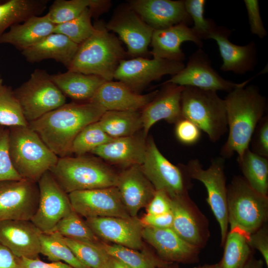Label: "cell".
Listing matches in <instances>:
<instances>
[{
  "instance_id": "obj_1",
  "label": "cell",
  "mask_w": 268,
  "mask_h": 268,
  "mask_svg": "<svg viewBox=\"0 0 268 268\" xmlns=\"http://www.w3.org/2000/svg\"><path fill=\"white\" fill-rule=\"evenodd\" d=\"M106 111L89 102H71L46 114L28 126L59 158L71 153L72 143L86 126L97 122Z\"/></svg>"
},
{
  "instance_id": "obj_2",
  "label": "cell",
  "mask_w": 268,
  "mask_h": 268,
  "mask_svg": "<svg viewBox=\"0 0 268 268\" xmlns=\"http://www.w3.org/2000/svg\"><path fill=\"white\" fill-rule=\"evenodd\" d=\"M228 131L220 151L223 158L234 153L240 159L249 148L255 129L266 111V98L254 85L242 86L228 93L224 99Z\"/></svg>"
},
{
  "instance_id": "obj_3",
  "label": "cell",
  "mask_w": 268,
  "mask_h": 268,
  "mask_svg": "<svg viewBox=\"0 0 268 268\" xmlns=\"http://www.w3.org/2000/svg\"><path fill=\"white\" fill-rule=\"evenodd\" d=\"M95 26V32L79 45L67 68L111 81L120 62L126 59L127 53L118 38L105 26L100 24Z\"/></svg>"
},
{
  "instance_id": "obj_4",
  "label": "cell",
  "mask_w": 268,
  "mask_h": 268,
  "mask_svg": "<svg viewBox=\"0 0 268 268\" xmlns=\"http://www.w3.org/2000/svg\"><path fill=\"white\" fill-rule=\"evenodd\" d=\"M8 149L17 173L22 179L35 182L59 159L28 126L8 127Z\"/></svg>"
},
{
  "instance_id": "obj_5",
  "label": "cell",
  "mask_w": 268,
  "mask_h": 268,
  "mask_svg": "<svg viewBox=\"0 0 268 268\" xmlns=\"http://www.w3.org/2000/svg\"><path fill=\"white\" fill-rule=\"evenodd\" d=\"M67 194L75 191L116 187L118 174L105 163L85 155L59 158L50 170Z\"/></svg>"
},
{
  "instance_id": "obj_6",
  "label": "cell",
  "mask_w": 268,
  "mask_h": 268,
  "mask_svg": "<svg viewBox=\"0 0 268 268\" xmlns=\"http://www.w3.org/2000/svg\"><path fill=\"white\" fill-rule=\"evenodd\" d=\"M182 117L195 124L213 142L228 130L226 103L217 91L184 86L181 100Z\"/></svg>"
},
{
  "instance_id": "obj_7",
  "label": "cell",
  "mask_w": 268,
  "mask_h": 268,
  "mask_svg": "<svg viewBox=\"0 0 268 268\" xmlns=\"http://www.w3.org/2000/svg\"><path fill=\"white\" fill-rule=\"evenodd\" d=\"M228 225L248 237L265 225L268 217V198L259 193L243 177H235L227 186Z\"/></svg>"
},
{
  "instance_id": "obj_8",
  "label": "cell",
  "mask_w": 268,
  "mask_h": 268,
  "mask_svg": "<svg viewBox=\"0 0 268 268\" xmlns=\"http://www.w3.org/2000/svg\"><path fill=\"white\" fill-rule=\"evenodd\" d=\"M13 91L28 123L66 103V97L44 69L34 70L29 79Z\"/></svg>"
},
{
  "instance_id": "obj_9",
  "label": "cell",
  "mask_w": 268,
  "mask_h": 268,
  "mask_svg": "<svg viewBox=\"0 0 268 268\" xmlns=\"http://www.w3.org/2000/svg\"><path fill=\"white\" fill-rule=\"evenodd\" d=\"M224 159L222 157L213 159L207 169H203L197 159H191L186 165H182L190 179L198 180L205 186L207 194L206 201L220 226L222 246L228 227Z\"/></svg>"
},
{
  "instance_id": "obj_10",
  "label": "cell",
  "mask_w": 268,
  "mask_h": 268,
  "mask_svg": "<svg viewBox=\"0 0 268 268\" xmlns=\"http://www.w3.org/2000/svg\"><path fill=\"white\" fill-rule=\"evenodd\" d=\"M140 166L156 191L165 192L171 199L188 195L191 179L182 165H175L162 154L152 138L147 141L144 159Z\"/></svg>"
},
{
  "instance_id": "obj_11",
  "label": "cell",
  "mask_w": 268,
  "mask_h": 268,
  "mask_svg": "<svg viewBox=\"0 0 268 268\" xmlns=\"http://www.w3.org/2000/svg\"><path fill=\"white\" fill-rule=\"evenodd\" d=\"M185 66L182 62L157 58L139 57L125 59L120 62L114 78L137 93L151 81L159 80L164 75L176 74Z\"/></svg>"
},
{
  "instance_id": "obj_12",
  "label": "cell",
  "mask_w": 268,
  "mask_h": 268,
  "mask_svg": "<svg viewBox=\"0 0 268 268\" xmlns=\"http://www.w3.org/2000/svg\"><path fill=\"white\" fill-rule=\"evenodd\" d=\"M253 78L241 83L223 78L213 68L207 54L201 48H199L190 56L187 65L163 83L229 93L237 87L246 85Z\"/></svg>"
},
{
  "instance_id": "obj_13",
  "label": "cell",
  "mask_w": 268,
  "mask_h": 268,
  "mask_svg": "<svg viewBox=\"0 0 268 268\" xmlns=\"http://www.w3.org/2000/svg\"><path fill=\"white\" fill-rule=\"evenodd\" d=\"M39 199L37 210L31 219L42 232H53L58 222L73 209L66 193L50 171L37 182Z\"/></svg>"
},
{
  "instance_id": "obj_14",
  "label": "cell",
  "mask_w": 268,
  "mask_h": 268,
  "mask_svg": "<svg viewBox=\"0 0 268 268\" xmlns=\"http://www.w3.org/2000/svg\"><path fill=\"white\" fill-rule=\"evenodd\" d=\"M37 182L22 179L0 182V222L30 220L39 203Z\"/></svg>"
},
{
  "instance_id": "obj_15",
  "label": "cell",
  "mask_w": 268,
  "mask_h": 268,
  "mask_svg": "<svg viewBox=\"0 0 268 268\" xmlns=\"http://www.w3.org/2000/svg\"><path fill=\"white\" fill-rule=\"evenodd\" d=\"M105 26L118 34L127 47V55L134 58L147 54L154 29L128 4L118 6Z\"/></svg>"
},
{
  "instance_id": "obj_16",
  "label": "cell",
  "mask_w": 268,
  "mask_h": 268,
  "mask_svg": "<svg viewBox=\"0 0 268 268\" xmlns=\"http://www.w3.org/2000/svg\"><path fill=\"white\" fill-rule=\"evenodd\" d=\"M68 196L72 209L86 218L131 217L116 187L75 191Z\"/></svg>"
},
{
  "instance_id": "obj_17",
  "label": "cell",
  "mask_w": 268,
  "mask_h": 268,
  "mask_svg": "<svg viewBox=\"0 0 268 268\" xmlns=\"http://www.w3.org/2000/svg\"><path fill=\"white\" fill-rule=\"evenodd\" d=\"M171 199V228L183 239L200 248L209 237L207 221L189 195Z\"/></svg>"
},
{
  "instance_id": "obj_18",
  "label": "cell",
  "mask_w": 268,
  "mask_h": 268,
  "mask_svg": "<svg viewBox=\"0 0 268 268\" xmlns=\"http://www.w3.org/2000/svg\"><path fill=\"white\" fill-rule=\"evenodd\" d=\"M85 222L98 239L138 251L143 247V226L137 217L88 218Z\"/></svg>"
},
{
  "instance_id": "obj_19",
  "label": "cell",
  "mask_w": 268,
  "mask_h": 268,
  "mask_svg": "<svg viewBox=\"0 0 268 268\" xmlns=\"http://www.w3.org/2000/svg\"><path fill=\"white\" fill-rule=\"evenodd\" d=\"M142 236L165 262L194 264L199 261L200 249L183 239L171 228L144 227Z\"/></svg>"
},
{
  "instance_id": "obj_20",
  "label": "cell",
  "mask_w": 268,
  "mask_h": 268,
  "mask_svg": "<svg viewBox=\"0 0 268 268\" xmlns=\"http://www.w3.org/2000/svg\"><path fill=\"white\" fill-rule=\"evenodd\" d=\"M129 6L154 30L192 23L184 0H132Z\"/></svg>"
},
{
  "instance_id": "obj_21",
  "label": "cell",
  "mask_w": 268,
  "mask_h": 268,
  "mask_svg": "<svg viewBox=\"0 0 268 268\" xmlns=\"http://www.w3.org/2000/svg\"><path fill=\"white\" fill-rule=\"evenodd\" d=\"M41 233L30 220L0 222V243L19 258H38Z\"/></svg>"
},
{
  "instance_id": "obj_22",
  "label": "cell",
  "mask_w": 268,
  "mask_h": 268,
  "mask_svg": "<svg viewBox=\"0 0 268 268\" xmlns=\"http://www.w3.org/2000/svg\"><path fill=\"white\" fill-rule=\"evenodd\" d=\"M231 30L223 26H216L208 39L215 40L218 45L222 64L223 71H231L243 74L254 70L257 64L256 44L251 41L244 45H237L229 40Z\"/></svg>"
},
{
  "instance_id": "obj_23",
  "label": "cell",
  "mask_w": 268,
  "mask_h": 268,
  "mask_svg": "<svg viewBox=\"0 0 268 268\" xmlns=\"http://www.w3.org/2000/svg\"><path fill=\"white\" fill-rule=\"evenodd\" d=\"M116 187L127 212L133 217L147 206L156 192L140 165L128 167L118 174Z\"/></svg>"
},
{
  "instance_id": "obj_24",
  "label": "cell",
  "mask_w": 268,
  "mask_h": 268,
  "mask_svg": "<svg viewBox=\"0 0 268 268\" xmlns=\"http://www.w3.org/2000/svg\"><path fill=\"white\" fill-rule=\"evenodd\" d=\"M163 87L154 99L142 109L141 119L142 134L146 137L151 127L163 120L176 123L182 118L181 100L184 86L173 83H163Z\"/></svg>"
},
{
  "instance_id": "obj_25",
  "label": "cell",
  "mask_w": 268,
  "mask_h": 268,
  "mask_svg": "<svg viewBox=\"0 0 268 268\" xmlns=\"http://www.w3.org/2000/svg\"><path fill=\"white\" fill-rule=\"evenodd\" d=\"M158 90L146 94L134 92L123 83L107 81L98 89L88 101L106 111H134L142 109L155 97Z\"/></svg>"
},
{
  "instance_id": "obj_26",
  "label": "cell",
  "mask_w": 268,
  "mask_h": 268,
  "mask_svg": "<svg viewBox=\"0 0 268 268\" xmlns=\"http://www.w3.org/2000/svg\"><path fill=\"white\" fill-rule=\"evenodd\" d=\"M187 41L194 43L199 48L203 46L202 41L198 38L191 27L185 23L154 30L150 42L153 58L182 62L185 58L181 48V44Z\"/></svg>"
},
{
  "instance_id": "obj_27",
  "label": "cell",
  "mask_w": 268,
  "mask_h": 268,
  "mask_svg": "<svg viewBox=\"0 0 268 268\" xmlns=\"http://www.w3.org/2000/svg\"><path fill=\"white\" fill-rule=\"evenodd\" d=\"M143 134L114 138L90 153L118 165H141L144 159L147 141Z\"/></svg>"
},
{
  "instance_id": "obj_28",
  "label": "cell",
  "mask_w": 268,
  "mask_h": 268,
  "mask_svg": "<svg viewBox=\"0 0 268 268\" xmlns=\"http://www.w3.org/2000/svg\"><path fill=\"white\" fill-rule=\"evenodd\" d=\"M66 36L53 33L35 45L21 51L25 60L31 63L52 59L67 68L70 64L78 47Z\"/></svg>"
},
{
  "instance_id": "obj_29",
  "label": "cell",
  "mask_w": 268,
  "mask_h": 268,
  "mask_svg": "<svg viewBox=\"0 0 268 268\" xmlns=\"http://www.w3.org/2000/svg\"><path fill=\"white\" fill-rule=\"evenodd\" d=\"M55 27L46 15L33 16L11 26L1 37L0 44H10L22 51L54 33Z\"/></svg>"
},
{
  "instance_id": "obj_30",
  "label": "cell",
  "mask_w": 268,
  "mask_h": 268,
  "mask_svg": "<svg viewBox=\"0 0 268 268\" xmlns=\"http://www.w3.org/2000/svg\"><path fill=\"white\" fill-rule=\"evenodd\" d=\"M51 78L66 97L88 102L105 81L97 75L67 70L50 75Z\"/></svg>"
},
{
  "instance_id": "obj_31",
  "label": "cell",
  "mask_w": 268,
  "mask_h": 268,
  "mask_svg": "<svg viewBox=\"0 0 268 268\" xmlns=\"http://www.w3.org/2000/svg\"><path fill=\"white\" fill-rule=\"evenodd\" d=\"M48 0H8L0 3V39L11 26L29 18L40 16L46 9Z\"/></svg>"
},
{
  "instance_id": "obj_32",
  "label": "cell",
  "mask_w": 268,
  "mask_h": 268,
  "mask_svg": "<svg viewBox=\"0 0 268 268\" xmlns=\"http://www.w3.org/2000/svg\"><path fill=\"white\" fill-rule=\"evenodd\" d=\"M98 122L102 130L114 138L134 135L142 129L139 111H106Z\"/></svg>"
},
{
  "instance_id": "obj_33",
  "label": "cell",
  "mask_w": 268,
  "mask_h": 268,
  "mask_svg": "<svg viewBox=\"0 0 268 268\" xmlns=\"http://www.w3.org/2000/svg\"><path fill=\"white\" fill-rule=\"evenodd\" d=\"M243 178L254 190L268 197V158L259 155L248 148L237 159Z\"/></svg>"
},
{
  "instance_id": "obj_34",
  "label": "cell",
  "mask_w": 268,
  "mask_h": 268,
  "mask_svg": "<svg viewBox=\"0 0 268 268\" xmlns=\"http://www.w3.org/2000/svg\"><path fill=\"white\" fill-rule=\"evenodd\" d=\"M247 237L237 229H230L224 245V253L218 262L220 268H244L253 255Z\"/></svg>"
},
{
  "instance_id": "obj_35",
  "label": "cell",
  "mask_w": 268,
  "mask_h": 268,
  "mask_svg": "<svg viewBox=\"0 0 268 268\" xmlns=\"http://www.w3.org/2000/svg\"><path fill=\"white\" fill-rule=\"evenodd\" d=\"M40 254L51 262H62L73 268H89L75 256L63 237L57 232L40 235Z\"/></svg>"
},
{
  "instance_id": "obj_36",
  "label": "cell",
  "mask_w": 268,
  "mask_h": 268,
  "mask_svg": "<svg viewBox=\"0 0 268 268\" xmlns=\"http://www.w3.org/2000/svg\"><path fill=\"white\" fill-rule=\"evenodd\" d=\"M99 245L108 255L119 259L131 268H157L169 264L150 254L115 244L100 242Z\"/></svg>"
},
{
  "instance_id": "obj_37",
  "label": "cell",
  "mask_w": 268,
  "mask_h": 268,
  "mask_svg": "<svg viewBox=\"0 0 268 268\" xmlns=\"http://www.w3.org/2000/svg\"><path fill=\"white\" fill-rule=\"evenodd\" d=\"M0 125L8 128L28 126L13 90L3 83L0 74Z\"/></svg>"
},
{
  "instance_id": "obj_38",
  "label": "cell",
  "mask_w": 268,
  "mask_h": 268,
  "mask_svg": "<svg viewBox=\"0 0 268 268\" xmlns=\"http://www.w3.org/2000/svg\"><path fill=\"white\" fill-rule=\"evenodd\" d=\"M54 231L75 240L95 244L100 242L85 221L73 210L58 222Z\"/></svg>"
},
{
  "instance_id": "obj_39",
  "label": "cell",
  "mask_w": 268,
  "mask_h": 268,
  "mask_svg": "<svg viewBox=\"0 0 268 268\" xmlns=\"http://www.w3.org/2000/svg\"><path fill=\"white\" fill-rule=\"evenodd\" d=\"M92 12L87 7L79 16L67 22L56 25L54 32L66 36L80 45L91 36L96 30L91 23Z\"/></svg>"
},
{
  "instance_id": "obj_40",
  "label": "cell",
  "mask_w": 268,
  "mask_h": 268,
  "mask_svg": "<svg viewBox=\"0 0 268 268\" xmlns=\"http://www.w3.org/2000/svg\"><path fill=\"white\" fill-rule=\"evenodd\" d=\"M98 121L89 124L78 134L72 143L71 153L85 155L114 139L102 130Z\"/></svg>"
},
{
  "instance_id": "obj_41",
  "label": "cell",
  "mask_w": 268,
  "mask_h": 268,
  "mask_svg": "<svg viewBox=\"0 0 268 268\" xmlns=\"http://www.w3.org/2000/svg\"><path fill=\"white\" fill-rule=\"evenodd\" d=\"M77 258L89 268H105L109 255L98 243L63 237Z\"/></svg>"
},
{
  "instance_id": "obj_42",
  "label": "cell",
  "mask_w": 268,
  "mask_h": 268,
  "mask_svg": "<svg viewBox=\"0 0 268 268\" xmlns=\"http://www.w3.org/2000/svg\"><path fill=\"white\" fill-rule=\"evenodd\" d=\"M92 0H56L45 14L54 24L58 25L70 21L79 16L89 7Z\"/></svg>"
},
{
  "instance_id": "obj_43",
  "label": "cell",
  "mask_w": 268,
  "mask_h": 268,
  "mask_svg": "<svg viewBox=\"0 0 268 268\" xmlns=\"http://www.w3.org/2000/svg\"><path fill=\"white\" fill-rule=\"evenodd\" d=\"M186 9L194 25L191 27L193 32L200 39H208L209 35L215 30L216 25L211 19L204 16V0H184Z\"/></svg>"
},
{
  "instance_id": "obj_44",
  "label": "cell",
  "mask_w": 268,
  "mask_h": 268,
  "mask_svg": "<svg viewBox=\"0 0 268 268\" xmlns=\"http://www.w3.org/2000/svg\"><path fill=\"white\" fill-rule=\"evenodd\" d=\"M8 128L0 125V182L22 178L11 163L8 149Z\"/></svg>"
},
{
  "instance_id": "obj_45",
  "label": "cell",
  "mask_w": 268,
  "mask_h": 268,
  "mask_svg": "<svg viewBox=\"0 0 268 268\" xmlns=\"http://www.w3.org/2000/svg\"><path fill=\"white\" fill-rule=\"evenodd\" d=\"M250 149L256 154L268 158V117L264 116L252 135Z\"/></svg>"
},
{
  "instance_id": "obj_46",
  "label": "cell",
  "mask_w": 268,
  "mask_h": 268,
  "mask_svg": "<svg viewBox=\"0 0 268 268\" xmlns=\"http://www.w3.org/2000/svg\"><path fill=\"white\" fill-rule=\"evenodd\" d=\"M175 124V135L182 143L191 145L200 139L201 130L191 121L182 117Z\"/></svg>"
},
{
  "instance_id": "obj_47",
  "label": "cell",
  "mask_w": 268,
  "mask_h": 268,
  "mask_svg": "<svg viewBox=\"0 0 268 268\" xmlns=\"http://www.w3.org/2000/svg\"><path fill=\"white\" fill-rule=\"evenodd\" d=\"M244 1L248 13L252 34L257 36L260 38H264L267 35V31L260 15L259 1L258 0H244Z\"/></svg>"
},
{
  "instance_id": "obj_48",
  "label": "cell",
  "mask_w": 268,
  "mask_h": 268,
  "mask_svg": "<svg viewBox=\"0 0 268 268\" xmlns=\"http://www.w3.org/2000/svg\"><path fill=\"white\" fill-rule=\"evenodd\" d=\"M247 242L252 249L259 251L268 267V229L266 224L251 234Z\"/></svg>"
},
{
  "instance_id": "obj_49",
  "label": "cell",
  "mask_w": 268,
  "mask_h": 268,
  "mask_svg": "<svg viewBox=\"0 0 268 268\" xmlns=\"http://www.w3.org/2000/svg\"><path fill=\"white\" fill-rule=\"evenodd\" d=\"M145 207L146 214L157 215L166 213L171 211V199L165 192L156 191Z\"/></svg>"
},
{
  "instance_id": "obj_50",
  "label": "cell",
  "mask_w": 268,
  "mask_h": 268,
  "mask_svg": "<svg viewBox=\"0 0 268 268\" xmlns=\"http://www.w3.org/2000/svg\"><path fill=\"white\" fill-rule=\"evenodd\" d=\"M139 219L143 227L171 228L173 223V215L171 211L157 215L145 214Z\"/></svg>"
},
{
  "instance_id": "obj_51",
  "label": "cell",
  "mask_w": 268,
  "mask_h": 268,
  "mask_svg": "<svg viewBox=\"0 0 268 268\" xmlns=\"http://www.w3.org/2000/svg\"><path fill=\"white\" fill-rule=\"evenodd\" d=\"M20 265L21 268H73L62 262L46 263L40 260L38 258L35 259L20 258Z\"/></svg>"
},
{
  "instance_id": "obj_52",
  "label": "cell",
  "mask_w": 268,
  "mask_h": 268,
  "mask_svg": "<svg viewBox=\"0 0 268 268\" xmlns=\"http://www.w3.org/2000/svg\"><path fill=\"white\" fill-rule=\"evenodd\" d=\"M0 268H21L20 258L0 243Z\"/></svg>"
},
{
  "instance_id": "obj_53",
  "label": "cell",
  "mask_w": 268,
  "mask_h": 268,
  "mask_svg": "<svg viewBox=\"0 0 268 268\" xmlns=\"http://www.w3.org/2000/svg\"><path fill=\"white\" fill-rule=\"evenodd\" d=\"M105 268H131L119 259L109 255Z\"/></svg>"
},
{
  "instance_id": "obj_54",
  "label": "cell",
  "mask_w": 268,
  "mask_h": 268,
  "mask_svg": "<svg viewBox=\"0 0 268 268\" xmlns=\"http://www.w3.org/2000/svg\"><path fill=\"white\" fill-rule=\"evenodd\" d=\"M264 262L261 259H257L253 255L248 260L244 268H264Z\"/></svg>"
},
{
  "instance_id": "obj_55",
  "label": "cell",
  "mask_w": 268,
  "mask_h": 268,
  "mask_svg": "<svg viewBox=\"0 0 268 268\" xmlns=\"http://www.w3.org/2000/svg\"><path fill=\"white\" fill-rule=\"evenodd\" d=\"M194 268H220L219 263L215 264L208 265L205 264L202 266L194 267Z\"/></svg>"
},
{
  "instance_id": "obj_56",
  "label": "cell",
  "mask_w": 268,
  "mask_h": 268,
  "mask_svg": "<svg viewBox=\"0 0 268 268\" xmlns=\"http://www.w3.org/2000/svg\"><path fill=\"white\" fill-rule=\"evenodd\" d=\"M157 268H179L177 265L173 264V263H169L164 266L158 267Z\"/></svg>"
}]
</instances>
